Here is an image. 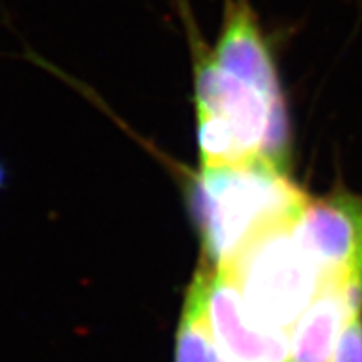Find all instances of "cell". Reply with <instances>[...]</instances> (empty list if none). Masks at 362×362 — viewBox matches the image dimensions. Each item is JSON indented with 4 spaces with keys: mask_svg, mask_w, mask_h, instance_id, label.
Returning <instances> with one entry per match:
<instances>
[{
    "mask_svg": "<svg viewBox=\"0 0 362 362\" xmlns=\"http://www.w3.org/2000/svg\"><path fill=\"white\" fill-rule=\"evenodd\" d=\"M294 226L262 231L216 268L237 286L255 324L288 334L322 288L320 274L301 250Z\"/></svg>",
    "mask_w": 362,
    "mask_h": 362,
    "instance_id": "cell-3",
    "label": "cell"
},
{
    "mask_svg": "<svg viewBox=\"0 0 362 362\" xmlns=\"http://www.w3.org/2000/svg\"><path fill=\"white\" fill-rule=\"evenodd\" d=\"M194 281L211 334L229 362H288L291 334L255 324L228 276L202 264Z\"/></svg>",
    "mask_w": 362,
    "mask_h": 362,
    "instance_id": "cell-5",
    "label": "cell"
},
{
    "mask_svg": "<svg viewBox=\"0 0 362 362\" xmlns=\"http://www.w3.org/2000/svg\"><path fill=\"white\" fill-rule=\"evenodd\" d=\"M196 72L198 137L204 168L268 161L285 170L286 107H274L257 89L209 56Z\"/></svg>",
    "mask_w": 362,
    "mask_h": 362,
    "instance_id": "cell-2",
    "label": "cell"
},
{
    "mask_svg": "<svg viewBox=\"0 0 362 362\" xmlns=\"http://www.w3.org/2000/svg\"><path fill=\"white\" fill-rule=\"evenodd\" d=\"M191 202L204 264L216 270L262 231L298 222L309 198L283 168L259 159L202 168Z\"/></svg>",
    "mask_w": 362,
    "mask_h": 362,
    "instance_id": "cell-1",
    "label": "cell"
},
{
    "mask_svg": "<svg viewBox=\"0 0 362 362\" xmlns=\"http://www.w3.org/2000/svg\"><path fill=\"white\" fill-rule=\"evenodd\" d=\"M362 313L353 316L340 333L331 362H362Z\"/></svg>",
    "mask_w": 362,
    "mask_h": 362,
    "instance_id": "cell-9",
    "label": "cell"
},
{
    "mask_svg": "<svg viewBox=\"0 0 362 362\" xmlns=\"http://www.w3.org/2000/svg\"><path fill=\"white\" fill-rule=\"evenodd\" d=\"M362 313V292L342 285H324L291 333L288 362H331L340 333Z\"/></svg>",
    "mask_w": 362,
    "mask_h": 362,
    "instance_id": "cell-7",
    "label": "cell"
},
{
    "mask_svg": "<svg viewBox=\"0 0 362 362\" xmlns=\"http://www.w3.org/2000/svg\"><path fill=\"white\" fill-rule=\"evenodd\" d=\"M176 362H229L205 320L200 288L192 281L176 333Z\"/></svg>",
    "mask_w": 362,
    "mask_h": 362,
    "instance_id": "cell-8",
    "label": "cell"
},
{
    "mask_svg": "<svg viewBox=\"0 0 362 362\" xmlns=\"http://www.w3.org/2000/svg\"><path fill=\"white\" fill-rule=\"evenodd\" d=\"M6 181H8V172H6L4 163L0 161V191L6 187Z\"/></svg>",
    "mask_w": 362,
    "mask_h": 362,
    "instance_id": "cell-10",
    "label": "cell"
},
{
    "mask_svg": "<svg viewBox=\"0 0 362 362\" xmlns=\"http://www.w3.org/2000/svg\"><path fill=\"white\" fill-rule=\"evenodd\" d=\"M294 233L322 286L342 285L362 292V196L340 189L309 200Z\"/></svg>",
    "mask_w": 362,
    "mask_h": 362,
    "instance_id": "cell-4",
    "label": "cell"
},
{
    "mask_svg": "<svg viewBox=\"0 0 362 362\" xmlns=\"http://www.w3.org/2000/svg\"><path fill=\"white\" fill-rule=\"evenodd\" d=\"M211 56L226 72L255 87L274 107H285L270 45L250 0H226L224 23Z\"/></svg>",
    "mask_w": 362,
    "mask_h": 362,
    "instance_id": "cell-6",
    "label": "cell"
}]
</instances>
